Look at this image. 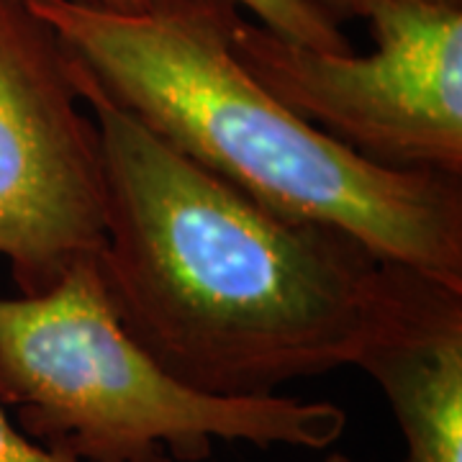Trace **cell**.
<instances>
[{
  "instance_id": "obj_1",
  "label": "cell",
  "mask_w": 462,
  "mask_h": 462,
  "mask_svg": "<svg viewBox=\"0 0 462 462\" xmlns=\"http://www.w3.org/2000/svg\"><path fill=\"white\" fill-rule=\"evenodd\" d=\"M69 69L98 129L100 285L124 331L180 383L275 396L462 311V288L264 208L116 106L75 57Z\"/></svg>"
},
{
  "instance_id": "obj_2",
  "label": "cell",
  "mask_w": 462,
  "mask_h": 462,
  "mask_svg": "<svg viewBox=\"0 0 462 462\" xmlns=\"http://www.w3.org/2000/svg\"><path fill=\"white\" fill-rule=\"evenodd\" d=\"M29 5L116 106L190 162L275 214L462 288V178L373 165L282 106L231 51L234 0Z\"/></svg>"
},
{
  "instance_id": "obj_3",
  "label": "cell",
  "mask_w": 462,
  "mask_h": 462,
  "mask_svg": "<svg viewBox=\"0 0 462 462\" xmlns=\"http://www.w3.org/2000/svg\"><path fill=\"white\" fill-rule=\"evenodd\" d=\"M0 403L29 439L75 462H206L214 442L329 449V401L211 396L170 375L118 324L96 257L39 296L0 298Z\"/></svg>"
},
{
  "instance_id": "obj_4",
  "label": "cell",
  "mask_w": 462,
  "mask_h": 462,
  "mask_svg": "<svg viewBox=\"0 0 462 462\" xmlns=\"http://www.w3.org/2000/svg\"><path fill=\"white\" fill-rule=\"evenodd\" d=\"M370 54L319 51L236 18L231 51L303 121L388 170L462 178V5L396 3Z\"/></svg>"
},
{
  "instance_id": "obj_5",
  "label": "cell",
  "mask_w": 462,
  "mask_h": 462,
  "mask_svg": "<svg viewBox=\"0 0 462 462\" xmlns=\"http://www.w3.org/2000/svg\"><path fill=\"white\" fill-rule=\"evenodd\" d=\"M100 245L98 129L69 54L29 0H0V257L39 296Z\"/></svg>"
},
{
  "instance_id": "obj_6",
  "label": "cell",
  "mask_w": 462,
  "mask_h": 462,
  "mask_svg": "<svg viewBox=\"0 0 462 462\" xmlns=\"http://www.w3.org/2000/svg\"><path fill=\"white\" fill-rule=\"evenodd\" d=\"M357 367L393 411L403 462H462V311L383 342Z\"/></svg>"
},
{
  "instance_id": "obj_7",
  "label": "cell",
  "mask_w": 462,
  "mask_h": 462,
  "mask_svg": "<svg viewBox=\"0 0 462 462\" xmlns=\"http://www.w3.org/2000/svg\"><path fill=\"white\" fill-rule=\"evenodd\" d=\"M111 14H134L147 5V0H67ZM239 8H249L260 18V26L291 39L296 44L319 51H352L342 26L321 16L309 0H234Z\"/></svg>"
},
{
  "instance_id": "obj_8",
  "label": "cell",
  "mask_w": 462,
  "mask_h": 462,
  "mask_svg": "<svg viewBox=\"0 0 462 462\" xmlns=\"http://www.w3.org/2000/svg\"><path fill=\"white\" fill-rule=\"evenodd\" d=\"M0 462H75L57 455L39 442L29 439L23 431L18 430L11 413L0 403Z\"/></svg>"
},
{
  "instance_id": "obj_9",
  "label": "cell",
  "mask_w": 462,
  "mask_h": 462,
  "mask_svg": "<svg viewBox=\"0 0 462 462\" xmlns=\"http://www.w3.org/2000/svg\"><path fill=\"white\" fill-rule=\"evenodd\" d=\"M321 16H327L331 23L342 26L352 18H367L378 14L380 8L409 3V0H309ZM419 3H447V5H462V0H419Z\"/></svg>"
},
{
  "instance_id": "obj_10",
  "label": "cell",
  "mask_w": 462,
  "mask_h": 462,
  "mask_svg": "<svg viewBox=\"0 0 462 462\" xmlns=\"http://www.w3.org/2000/svg\"><path fill=\"white\" fill-rule=\"evenodd\" d=\"M327 462H357L355 457H349V455H345V452H331L329 457H327Z\"/></svg>"
}]
</instances>
